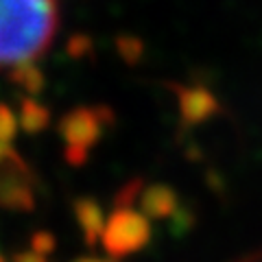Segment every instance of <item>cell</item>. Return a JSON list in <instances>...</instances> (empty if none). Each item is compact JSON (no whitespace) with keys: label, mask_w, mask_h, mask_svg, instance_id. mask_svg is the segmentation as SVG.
Segmentation results:
<instances>
[{"label":"cell","mask_w":262,"mask_h":262,"mask_svg":"<svg viewBox=\"0 0 262 262\" xmlns=\"http://www.w3.org/2000/svg\"><path fill=\"white\" fill-rule=\"evenodd\" d=\"M72 214H75V221L83 234V241L88 247H96L98 241L103 236L105 229V212L103 206L92 196H79L72 203Z\"/></svg>","instance_id":"5b68a950"},{"label":"cell","mask_w":262,"mask_h":262,"mask_svg":"<svg viewBox=\"0 0 262 262\" xmlns=\"http://www.w3.org/2000/svg\"><path fill=\"white\" fill-rule=\"evenodd\" d=\"M0 262H7V258L3 256V253H0Z\"/></svg>","instance_id":"5bb4252c"},{"label":"cell","mask_w":262,"mask_h":262,"mask_svg":"<svg viewBox=\"0 0 262 262\" xmlns=\"http://www.w3.org/2000/svg\"><path fill=\"white\" fill-rule=\"evenodd\" d=\"M7 144H0V162H5V155H7Z\"/></svg>","instance_id":"4fadbf2b"},{"label":"cell","mask_w":262,"mask_h":262,"mask_svg":"<svg viewBox=\"0 0 262 262\" xmlns=\"http://www.w3.org/2000/svg\"><path fill=\"white\" fill-rule=\"evenodd\" d=\"M138 201H140V210L149 219H170L179 208L177 192L164 184H153L149 188H142Z\"/></svg>","instance_id":"8992f818"},{"label":"cell","mask_w":262,"mask_h":262,"mask_svg":"<svg viewBox=\"0 0 262 262\" xmlns=\"http://www.w3.org/2000/svg\"><path fill=\"white\" fill-rule=\"evenodd\" d=\"M190 229H192V212L179 206L173 214V234L182 236L184 232H190Z\"/></svg>","instance_id":"30bf717a"},{"label":"cell","mask_w":262,"mask_h":262,"mask_svg":"<svg viewBox=\"0 0 262 262\" xmlns=\"http://www.w3.org/2000/svg\"><path fill=\"white\" fill-rule=\"evenodd\" d=\"M151 221L142 210L131 206H114V212L105 221L101 245L114 260H122L144 249L151 241Z\"/></svg>","instance_id":"7a4b0ae2"},{"label":"cell","mask_w":262,"mask_h":262,"mask_svg":"<svg viewBox=\"0 0 262 262\" xmlns=\"http://www.w3.org/2000/svg\"><path fill=\"white\" fill-rule=\"evenodd\" d=\"M75 262H116V260H101V258H77Z\"/></svg>","instance_id":"7c38bea8"},{"label":"cell","mask_w":262,"mask_h":262,"mask_svg":"<svg viewBox=\"0 0 262 262\" xmlns=\"http://www.w3.org/2000/svg\"><path fill=\"white\" fill-rule=\"evenodd\" d=\"M29 245H31L33 251L42 253V256H48V253H53L57 249V238L53 236V232H48V229H37V232L31 234Z\"/></svg>","instance_id":"ba28073f"},{"label":"cell","mask_w":262,"mask_h":262,"mask_svg":"<svg viewBox=\"0 0 262 262\" xmlns=\"http://www.w3.org/2000/svg\"><path fill=\"white\" fill-rule=\"evenodd\" d=\"M0 208L11 212H31L35 208V192L31 186V173L20 155L7 151L5 166L0 170Z\"/></svg>","instance_id":"3957f363"},{"label":"cell","mask_w":262,"mask_h":262,"mask_svg":"<svg viewBox=\"0 0 262 262\" xmlns=\"http://www.w3.org/2000/svg\"><path fill=\"white\" fill-rule=\"evenodd\" d=\"M18 131V120L7 107H0V144H9Z\"/></svg>","instance_id":"9c48e42d"},{"label":"cell","mask_w":262,"mask_h":262,"mask_svg":"<svg viewBox=\"0 0 262 262\" xmlns=\"http://www.w3.org/2000/svg\"><path fill=\"white\" fill-rule=\"evenodd\" d=\"M61 136L66 140V160L70 164H83L88 149L101 136V120L92 112H75L61 122Z\"/></svg>","instance_id":"277c9868"},{"label":"cell","mask_w":262,"mask_h":262,"mask_svg":"<svg viewBox=\"0 0 262 262\" xmlns=\"http://www.w3.org/2000/svg\"><path fill=\"white\" fill-rule=\"evenodd\" d=\"M57 0H0V70L33 66L55 39Z\"/></svg>","instance_id":"6da1fadb"},{"label":"cell","mask_w":262,"mask_h":262,"mask_svg":"<svg viewBox=\"0 0 262 262\" xmlns=\"http://www.w3.org/2000/svg\"><path fill=\"white\" fill-rule=\"evenodd\" d=\"M13 262H48L46 256H42V253H37V251H20V253H15L13 256Z\"/></svg>","instance_id":"8fae6325"},{"label":"cell","mask_w":262,"mask_h":262,"mask_svg":"<svg viewBox=\"0 0 262 262\" xmlns=\"http://www.w3.org/2000/svg\"><path fill=\"white\" fill-rule=\"evenodd\" d=\"M48 122V114L39 107V105H33V103H27L22 107V116H20V125L24 127V131L29 134H35V131L44 129Z\"/></svg>","instance_id":"52a82bcc"}]
</instances>
